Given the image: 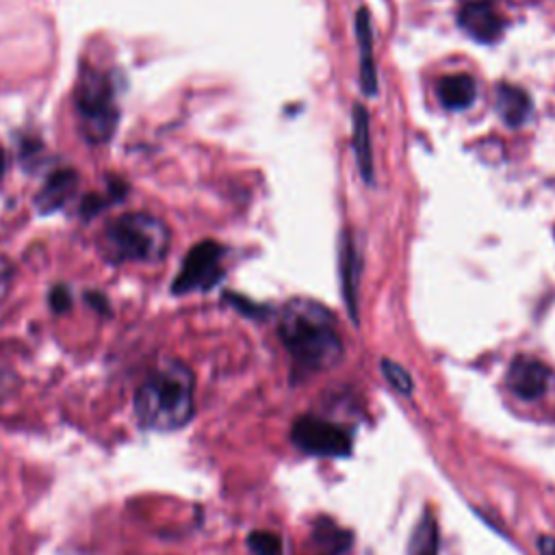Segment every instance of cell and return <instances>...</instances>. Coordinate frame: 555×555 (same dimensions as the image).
Masks as SVG:
<instances>
[{
    "mask_svg": "<svg viewBox=\"0 0 555 555\" xmlns=\"http://www.w3.org/2000/svg\"><path fill=\"white\" fill-rule=\"evenodd\" d=\"M280 338L295 366L317 373L343 358V340L330 310L312 299H293L280 319Z\"/></svg>",
    "mask_w": 555,
    "mask_h": 555,
    "instance_id": "1",
    "label": "cell"
},
{
    "mask_svg": "<svg viewBox=\"0 0 555 555\" xmlns=\"http://www.w3.org/2000/svg\"><path fill=\"white\" fill-rule=\"evenodd\" d=\"M193 371L180 360L158 364L134 392V416L143 429L176 431L193 416Z\"/></svg>",
    "mask_w": 555,
    "mask_h": 555,
    "instance_id": "2",
    "label": "cell"
},
{
    "mask_svg": "<svg viewBox=\"0 0 555 555\" xmlns=\"http://www.w3.org/2000/svg\"><path fill=\"white\" fill-rule=\"evenodd\" d=\"M98 254L111 267L156 264L171 247L169 225L145 210L111 217L98 234Z\"/></svg>",
    "mask_w": 555,
    "mask_h": 555,
    "instance_id": "3",
    "label": "cell"
},
{
    "mask_svg": "<svg viewBox=\"0 0 555 555\" xmlns=\"http://www.w3.org/2000/svg\"><path fill=\"white\" fill-rule=\"evenodd\" d=\"M119 95L121 78L117 72L95 67L91 63L80 65L72 93V106L80 137L87 145L100 147L113 139L121 119Z\"/></svg>",
    "mask_w": 555,
    "mask_h": 555,
    "instance_id": "4",
    "label": "cell"
},
{
    "mask_svg": "<svg viewBox=\"0 0 555 555\" xmlns=\"http://www.w3.org/2000/svg\"><path fill=\"white\" fill-rule=\"evenodd\" d=\"M223 247L217 241H199L195 243L176 278L171 280V295H189V293H206L223 280Z\"/></svg>",
    "mask_w": 555,
    "mask_h": 555,
    "instance_id": "5",
    "label": "cell"
},
{
    "mask_svg": "<svg viewBox=\"0 0 555 555\" xmlns=\"http://www.w3.org/2000/svg\"><path fill=\"white\" fill-rule=\"evenodd\" d=\"M291 440L299 451L321 457H345L353 447L345 427L319 416H299L291 427Z\"/></svg>",
    "mask_w": 555,
    "mask_h": 555,
    "instance_id": "6",
    "label": "cell"
},
{
    "mask_svg": "<svg viewBox=\"0 0 555 555\" xmlns=\"http://www.w3.org/2000/svg\"><path fill=\"white\" fill-rule=\"evenodd\" d=\"M80 186V176L74 167H54L43 178L41 186L33 195V208L39 217L61 212L76 199Z\"/></svg>",
    "mask_w": 555,
    "mask_h": 555,
    "instance_id": "7",
    "label": "cell"
},
{
    "mask_svg": "<svg viewBox=\"0 0 555 555\" xmlns=\"http://www.w3.org/2000/svg\"><path fill=\"white\" fill-rule=\"evenodd\" d=\"M548 379H551V371L546 364H542L535 358L529 356H518L512 360L509 369H507V386L509 390L525 401H533L540 399L546 388H548Z\"/></svg>",
    "mask_w": 555,
    "mask_h": 555,
    "instance_id": "8",
    "label": "cell"
},
{
    "mask_svg": "<svg viewBox=\"0 0 555 555\" xmlns=\"http://www.w3.org/2000/svg\"><path fill=\"white\" fill-rule=\"evenodd\" d=\"M460 26L477 41L490 43L503 33V17L490 0H468L457 13Z\"/></svg>",
    "mask_w": 555,
    "mask_h": 555,
    "instance_id": "9",
    "label": "cell"
},
{
    "mask_svg": "<svg viewBox=\"0 0 555 555\" xmlns=\"http://www.w3.org/2000/svg\"><path fill=\"white\" fill-rule=\"evenodd\" d=\"M130 186L128 182L121 178V176H115V173H106V184L102 191H93L89 195H85L80 199V206H78V217L82 221H91L95 217H100L104 210H108L111 206L119 204L126 199Z\"/></svg>",
    "mask_w": 555,
    "mask_h": 555,
    "instance_id": "10",
    "label": "cell"
},
{
    "mask_svg": "<svg viewBox=\"0 0 555 555\" xmlns=\"http://www.w3.org/2000/svg\"><path fill=\"white\" fill-rule=\"evenodd\" d=\"M494 104H496L501 119L507 126H520L529 117V111H531V98L527 95V91L516 85H507V82H501L496 87Z\"/></svg>",
    "mask_w": 555,
    "mask_h": 555,
    "instance_id": "11",
    "label": "cell"
},
{
    "mask_svg": "<svg viewBox=\"0 0 555 555\" xmlns=\"http://www.w3.org/2000/svg\"><path fill=\"white\" fill-rule=\"evenodd\" d=\"M356 37L360 41V85L369 95H375L377 91V72H375V61H373V33H371V22L369 13L362 9L356 17Z\"/></svg>",
    "mask_w": 555,
    "mask_h": 555,
    "instance_id": "12",
    "label": "cell"
},
{
    "mask_svg": "<svg viewBox=\"0 0 555 555\" xmlns=\"http://www.w3.org/2000/svg\"><path fill=\"white\" fill-rule=\"evenodd\" d=\"M477 87L475 80L466 74H451L440 78L438 82V98L451 111H462L475 102Z\"/></svg>",
    "mask_w": 555,
    "mask_h": 555,
    "instance_id": "13",
    "label": "cell"
},
{
    "mask_svg": "<svg viewBox=\"0 0 555 555\" xmlns=\"http://www.w3.org/2000/svg\"><path fill=\"white\" fill-rule=\"evenodd\" d=\"M351 124H353V154H356L362 178L371 184V180H373V154H371V137H369V117H366L364 106L353 104Z\"/></svg>",
    "mask_w": 555,
    "mask_h": 555,
    "instance_id": "14",
    "label": "cell"
},
{
    "mask_svg": "<svg viewBox=\"0 0 555 555\" xmlns=\"http://www.w3.org/2000/svg\"><path fill=\"white\" fill-rule=\"evenodd\" d=\"M343 284H345V299L351 319L358 321V275H360V262H358V251L349 243L343 245Z\"/></svg>",
    "mask_w": 555,
    "mask_h": 555,
    "instance_id": "15",
    "label": "cell"
},
{
    "mask_svg": "<svg viewBox=\"0 0 555 555\" xmlns=\"http://www.w3.org/2000/svg\"><path fill=\"white\" fill-rule=\"evenodd\" d=\"M408 555H438V527L429 512L418 520L410 538Z\"/></svg>",
    "mask_w": 555,
    "mask_h": 555,
    "instance_id": "16",
    "label": "cell"
},
{
    "mask_svg": "<svg viewBox=\"0 0 555 555\" xmlns=\"http://www.w3.org/2000/svg\"><path fill=\"white\" fill-rule=\"evenodd\" d=\"M43 143L33 134H22L17 139V160L24 171H35L43 158Z\"/></svg>",
    "mask_w": 555,
    "mask_h": 555,
    "instance_id": "17",
    "label": "cell"
},
{
    "mask_svg": "<svg viewBox=\"0 0 555 555\" xmlns=\"http://www.w3.org/2000/svg\"><path fill=\"white\" fill-rule=\"evenodd\" d=\"M314 540L321 544V548L325 551V546H330V555H338L340 551H345L351 544L349 533L340 531L338 527L330 525V522H319L317 531H314Z\"/></svg>",
    "mask_w": 555,
    "mask_h": 555,
    "instance_id": "18",
    "label": "cell"
},
{
    "mask_svg": "<svg viewBox=\"0 0 555 555\" xmlns=\"http://www.w3.org/2000/svg\"><path fill=\"white\" fill-rule=\"evenodd\" d=\"M247 546L254 555H282L284 553V546H282V540L278 533H271V531H251L247 535Z\"/></svg>",
    "mask_w": 555,
    "mask_h": 555,
    "instance_id": "19",
    "label": "cell"
},
{
    "mask_svg": "<svg viewBox=\"0 0 555 555\" xmlns=\"http://www.w3.org/2000/svg\"><path fill=\"white\" fill-rule=\"evenodd\" d=\"M382 373H384L386 382H388L397 392H401V395H410V392H412V388H414L412 375H410L403 366H399L397 362H392V360H382Z\"/></svg>",
    "mask_w": 555,
    "mask_h": 555,
    "instance_id": "20",
    "label": "cell"
},
{
    "mask_svg": "<svg viewBox=\"0 0 555 555\" xmlns=\"http://www.w3.org/2000/svg\"><path fill=\"white\" fill-rule=\"evenodd\" d=\"M48 308L54 314H65L72 308V291L67 284H52L48 288Z\"/></svg>",
    "mask_w": 555,
    "mask_h": 555,
    "instance_id": "21",
    "label": "cell"
},
{
    "mask_svg": "<svg viewBox=\"0 0 555 555\" xmlns=\"http://www.w3.org/2000/svg\"><path fill=\"white\" fill-rule=\"evenodd\" d=\"M13 264L9 262V258L4 254H0V304L7 299L9 291H11V284H13Z\"/></svg>",
    "mask_w": 555,
    "mask_h": 555,
    "instance_id": "22",
    "label": "cell"
},
{
    "mask_svg": "<svg viewBox=\"0 0 555 555\" xmlns=\"http://www.w3.org/2000/svg\"><path fill=\"white\" fill-rule=\"evenodd\" d=\"M85 301H87L95 312L111 317V301H108V297H106L104 293H100V291H87V293H85Z\"/></svg>",
    "mask_w": 555,
    "mask_h": 555,
    "instance_id": "23",
    "label": "cell"
},
{
    "mask_svg": "<svg viewBox=\"0 0 555 555\" xmlns=\"http://www.w3.org/2000/svg\"><path fill=\"white\" fill-rule=\"evenodd\" d=\"M538 551H540V555H555V538L553 535H540Z\"/></svg>",
    "mask_w": 555,
    "mask_h": 555,
    "instance_id": "24",
    "label": "cell"
},
{
    "mask_svg": "<svg viewBox=\"0 0 555 555\" xmlns=\"http://www.w3.org/2000/svg\"><path fill=\"white\" fill-rule=\"evenodd\" d=\"M7 167H9L7 152H4V147L0 145V184H2V180H4V176H7Z\"/></svg>",
    "mask_w": 555,
    "mask_h": 555,
    "instance_id": "25",
    "label": "cell"
}]
</instances>
